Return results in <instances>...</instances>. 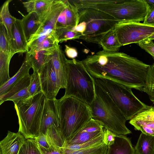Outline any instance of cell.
I'll list each match as a JSON object with an SVG mask.
<instances>
[{"label": "cell", "instance_id": "obj_1", "mask_svg": "<svg viewBox=\"0 0 154 154\" xmlns=\"http://www.w3.org/2000/svg\"><path fill=\"white\" fill-rule=\"evenodd\" d=\"M81 61L93 79H109L141 91L150 66L125 53L103 50Z\"/></svg>", "mask_w": 154, "mask_h": 154}, {"label": "cell", "instance_id": "obj_2", "mask_svg": "<svg viewBox=\"0 0 154 154\" xmlns=\"http://www.w3.org/2000/svg\"><path fill=\"white\" fill-rule=\"evenodd\" d=\"M60 129L65 141L77 133L92 118L90 106L72 97L55 99Z\"/></svg>", "mask_w": 154, "mask_h": 154}, {"label": "cell", "instance_id": "obj_3", "mask_svg": "<svg viewBox=\"0 0 154 154\" xmlns=\"http://www.w3.org/2000/svg\"><path fill=\"white\" fill-rule=\"evenodd\" d=\"M95 97L90 106L92 118L100 122L104 128L116 135H125L131 132L125 125L126 120L109 95L94 84Z\"/></svg>", "mask_w": 154, "mask_h": 154}, {"label": "cell", "instance_id": "obj_4", "mask_svg": "<svg viewBox=\"0 0 154 154\" xmlns=\"http://www.w3.org/2000/svg\"><path fill=\"white\" fill-rule=\"evenodd\" d=\"M66 79L63 97H73L90 106L95 97L94 83L81 61L66 59Z\"/></svg>", "mask_w": 154, "mask_h": 154}, {"label": "cell", "instance_id": "obj_5", "mask_svg": "<svg viewBox=\"0 0 154 154\" xmlns=\"http://www.w3.org/2000/svg\"><path fill=\"white\" fill-rule=\"evenodd\" d=\"M79 22L75 28L81 33L80 39L88 42L99 44L101 38L114 29L120 21L110 15L95 9L78 10Z\"/></svg>", "mask_w": 154, "mask_h": 154}, {"label": "cell", "instance_id": "obj_6", "mask_svg": "<svg viewBox=\"0 0 154 154\" xmlns=\"http://www.w3.org/2000/svg\"><path fill=\"white\" fill-rule=\"evenodd\" d=\"M46 97L43 92L15 103L18 119V132L26 140L34 139L40 134L42 117Z\"/></svg>", "mask_w": 154, "mask_h": 154}, {"label": "cell", "instance_id": "obj_7", "mask_svg": "<svg viewBox=\"0 0 154 154\" xmlns=\"http://www.w3.org/2000/svg\"><path fill=\"white\" fill-rule=\"evenodd\" d=\"M94 84L106 92L118 106L126 121L149 106L139 99L131 89L116 81L101 78L93 79Z\"/></svg>", "mask_w": 154, "mask_h": 154}, {"label": "cell", "instance_id": "obj_8", "mask_svg": "<svg viewBox=\"0 0 154 154\" xmlns=\"http://www.w3.org/2000/svg\"><path fill=\"white\" fill-rule=\"evenodd\" d=\"M66 2L54 0L39 28L28 41L26 52L29 55L37 52L44 41L50 39L58 41L55 34L56 24L59 15L66 6Z\"/></svg>", "mask_w": 154, "mask_h": 154}, {"label": "cell", "instance_id": "obj_9", "mask_svg": "<svg viewBox=\"0 0 154 154\" xmlns=\"http://www.w3.org/2000/svg\"><path fill=\"white\" fill-rule=\"evenodd\" d=\"M114 30L119 43L124 46L147 39L154 33V26L140 23L120 22Z\"/></svg>", "mask_w": 154, "mask_h": 154}, {"label": "cell", "instance_id": "obj_10", "mask_svg": "<svg viewBox=\"0 0 154 154\" xmlns=\"http://www.w3.org/2000/svg\"><path fill=\"white\" fill-rule=\"evenodd\" d=\"M39 74L42 92L46 98H56L59 90L63 88L50 59L45 65Z\"/></svg>", "mask_w": 154, "mask_h": 154}, {"label": "cell", "instance_id": "obj_11", "mask_svg": "<svg viewBox=\"0 0 154 154\" xmlns=\"http://www.w3.org/2000/svg\"><path fill=\"white\" fill-rule=\"evenodd\" d=\"M104 128L100 122L92 118L74 136L65 142V143L69 145L83 143L103 133Z\"/></svg>", "mask_w": 154, "mask_h": 154}, {"label": "cell", "instance_id": "obj_12", "mask_svg": "<svg viewBox=\"0 0 154 154\" xmlns=\"http://www.w3.org/2000/svg\"><path fill=\"white\" fill-rule=\"evenodd\" d=\"M129 123L136 130L154 136V106H149L136 115Z\"/></svg>", "mask_w": 154, "mask_h": 154}, {"label": "cell", "instance_id": "obj_13", "mask_svg": "<svg viewBox=\"0 0 154 154\" xmlns=\"http://www.w3.org/2000/svg\"><path fill=\"white\" fill-rule=\"evenodd\" d=\"M10 43L13 55L17 53L26 52L28 42L23 30L21 20L15 18L12 29L11 38Z\"/></svg>", "mask_w": 154, "mask_h": 154}, {"label": "cell", "instance_id": "obj_14", "mask_svg": "<svg viewBox=\"0 0 154 154\" xmlns=\"http://www.w3.org/2000/svg\"><path fill=\"white\" fill-rule=\"evenodd\" d=\"M26 140L20 132L8 131L6 137L0 142V154H19Z\"/></svg>", "mask_w": 154, "mask_h": 154}, {"label": "cell", "instance_id": "obj_15", "mask_svg": "<svg viewBox=\"0 0 154 154\" xmlns=\"http://www.w3.org/2000/svg\"><path fill=\"white\" fill-rule=\"evenodd\" d=\"M55 99L46 98L42 117L40 134H44L48 128L52 126L60 128Z\"/></svg>", "mask_w": 154, "mask_h": 154}, {"label": "cell", "instance_id": "obj_16", "mask_svg": "<svg viewBox=\"0 0 154 154\" xmlns=\"http://www.w3.org/2000/svg\"><path fill=\"white\" fill-rule=\"evenodd\" d=\"M66 6L59 15L56 26L62 27H75L79 22L78 10L68 0Z\"/></svg>", "mask_w": 154, "mask_h": 154}, {"label": "cell", "instance_id": "obj_17", "mask_svg": "<svg viewBox=\"0 0 154 154\" xmlns=\"http://www.w3.org/2000/svg\"><path fill=\"white\" fill-rule=\"evenodd\" d=\"M67 58L60 46L51 55L50 61L62 88L66 86V62Z\"/></svg>", "mask_w": 154, "mask_h": 154}, {"label": "cell", "instance_id": "obj_18", "mask_svg": "<svg viewBox=\"0 0 154 154\" xmlns=\"http://www.w3.org/2000/svg\"><path fill=\"white\" fill-rule=\"evenodd\" d=\"M32 68L30 56L26 52L24 61L17 72L4 84L0 86V96L8 92L12 87L26 75L29 74L30 69Z\"/></svg>", "mask_w": 154, "mask_h": 154}, {"label": "cell", "instance_id": "obj_19", "mask_svg": "<svg viewBox=\"0 0 154 154\" xmlns=\"http://www.w3.org/2000/svg\"><path fill=\"white\" fill-rule=\"evenodd\" d=\"M106 154H135L134 148L129 138L116 135L114 143L108 146Z\"/></svg>", "mask_w": 154, "mask_h": 154}, {"label": "cell", "instance_id": "obj_20", "mask_svg": "<svg viewBox=\"0 0 154 154\" xmlns=\"http://www.w3.org/2000/svg\"><path fill=\"white\" fill-rule=\"evenodd\" d=\"M54 0H33L23 3L28 13L35 12L39 17L41 21L44 19Z\"/></svg>", "mask_w": 154, "mask_h": 154}, {"label": "cell", "instance_id": "obj_21", "mask_svg": "<svg viewBox=\"0 0 154 154\" xmlns=\"http://www.w3.org/2000/svg\"><path fill=\"white\" fill-rule=\"evenodd\" d=\"M23 30L28 41L39 28L41 21L38 15L35 12L28 13L21 19Z\"/></svg>", "mask_w": 154, "mask_h": 154}, {"label": "cell", "instance_id": "obj_22", "mask_svg": "<svg viewBox=\"0 0 154 154\" xmlns=\"http://www.w3.org/2000/svg\"><path fill=\"white\" fill-rule=\"evenodd\" d=\"M56 49L42 50L29 55L33 71H36L40 74L45 65L50 60L51 55Z\"/></svg>", "mask_w": 154, "mask_h": 154}, {"label": "cell", "instance_id": "obj_23", "mask_svg": "<svg viewBox=\"0 0 154 154\" xmlns=\"http://www.w3.org/2000/svg\"><path fill=\"white\" fill-rule=\"evenodd\" d=\"M134 148L135 154H154V136L141 132Z\"/></svg>", "mask_w": 154, "mask_h": 154}, {"label": "cell", "instance_id": "obj_24", "mask_svg": "<svg viewBox=\"0 0 154 154\" xmlns=\"http://www.w3.org/2000/svg\"><path fill=\"white\" fill-rule=\"evenodd\" d=\"M98 44L101 46L103 50L108 52H116L122 46L114 29L105 35L101 38Z\"/></svg>", "mask_w": 154, "mask_h": 154}, {"label": "cell", "instance_id": "obj_25", "mask_svg": "<svg viewBox=\"0 0 154 154\" xmlns=\"http://www.w3.org/2000/svg\"><path fill=\"white\" fill-rule=\"evenodd\" d=\"M11 1V0H8L4 3L1 7L0 13V22L6 29L9 42L11 38V30L15 18L11 14L9 10V5Z\"/></svg>", "mask_w": 154, "mask_h": 154}, {"label": "cell", "instance_id": "obj_26", "mask_svg": "<svg viewBox=\"0 0 154 154\" xmlns=\"http://www.w3.org/2000/svg\"><path fill=\"white\" fill-rule=\"evenodd\" d=\"M12 57L9 54L0 51V86L11 78L9 67Z\"/></svg>", "mask_w": 154, "mask_h": 154}, {"label": "cell", "instance_id": "obj_27", "mask_svg": "<svg viewBox=\"0 0 154 154\" xmlns=\"http://www.w3.org/2000/svg\"><path fill=\"white\" fill-rule=\"evenodd\" d=\"M75 28L56 27L55 34L59 43L80 38L81 35L75 30Z\"/></svg>", "mask_w": 154, "mask_h": 154}, {"label": "cell", "instance_id": "obj_28", "mask_svg": "<svg viewBox=\"0 0 154 154\" xmlns=\"http://www.w3.org/2000/svg\"><path fill=\"white\" fill-rule=\"evenodd\" d=\"M103 133L99 136L82 144L76 145H69L64 143L63 148L65 154L81 149L87 148L101 143L103 142Z\"/></svg>", "mask_w": 154, "mask_h": 154}, {"label": "cell", "instance_id": "obj_29", "mask_svg": "<svg viewBox=\"0 0 154 154\" xmlns=\"http://www.w3.org/2000/svg\"><path fill=\"white\" fill-rule=\"evenodd\" d=\"M31 78V75L28 74L16 84L6 94L0 96V105L10 97L22 90L27 88L29 86Z\"/></svg>", "mask_w": 154, "mask_h": 154}, {"label": "cell", "instance_id": "obj_30", "mask_svg": "<svg viewBox=\"0 0 154 154\" xmlns=\"http://www.w3.org/2000/svg\"><path fill=\"white\" fill-rule=\"evenodd\" d=\"M143 91L148 94L150 100L154 104V63L150 65L147 71Z\"/></svg>", "mask_w": 154, "mask_h": 154}, {"label": "cell", "instance_id": "obj_31", "mask_svg": "<svg viewBox=\"0 0 154 154\" xmlns=\"http://www.w3.org/2000/svg\"><path fill=\"white\" fill-rule=\"evenodd\" d=\"M30 97H33L42 92L39 73L37 71H33L31 75L30 84L28 87Z\"/></svg>", "mask_w": 154, "mask_h": 154}, {"label": "cell", "instance_id": "obj_32", "mask_svg": "<svg viewBox=\"0 0 154 154\" xmlns=\"http://www.w3.org/2000/svg\"><path fill=\"white\" fill-rule=\"evenodd\" d=\"M108 147L103 142L87 148L73 151L68 154H106Z\"/></svg>", "mask_w": 154, "mask_h": 154}, {"label": "cell", "instance_id": "obj_33", "mask_svg": "<svg viewBox=\"0 0 154 154\" xmlns=\"http://www.w3.org/2000/svg\"><path fill=\"white\" fill-rule=\"evenodd\" d=\"M0 51L9 54L12 57L13 56L6 29L0 22Z\"/></svg>", "mask_w": 154, "mask_h": 154}, {"label": "cell", "instance_id": "obj_34", "mask_svg": "<svg viewBox=\"0 0 154 154\" xmlns=\"http://www.w3.org/2000/svg\"><path fill=\"white\" fill-rule=\"evenodd\" d=\"M19 154H41L34 139H29L26 140Z\"/></svg>", "mask_w": 154, "mask_h": 154}, {"label": "cell", "instance_id": "obj_35", "mask_svg": "<svg viewBox=\"0 0 154 154\" xmlns=\"http://www.w3.org/2000/svg\"><path fill=\"white\" fill-rule=\"evenodd\" d=\"M30 97L28 87L24 88L16 93L7 100L13 101L14 104L23 100Z\"/></svg>", "mask_w": 154, "mask_h": 154}, {"label": "cell", "instance_id": "obj_36", "mask_svg": "<svg viewBox=\"0 0 154 154\" xmlns=\"http://www.w3.org/2000/svg\"><path fill=\"white\" fill-rule=\"evenodd\" d=\"M36 143L41 154H65L63 147L52 146L49 148H45Z\"/></svg>", "mask_w": 154, "mask_h": 154}, {"label": "cell", "instance_id": "obj_37", "mask_svg": "<svg viewBox=\"0 0 154 154\" xmlns=\"http://www.w3.org/2000/svg\"><path fill=\"white\" fill-rule=\"evenodd\" d=\"M139 46L150 54L154 59V43L147 38L138 43Z\"/></svg>", "mask_w": 154, "mask_h": 154}, {"label": "cell", "instance_id": "obj_38", "mask_svg": "<svg viewBox=\"0 0 154 154\" xmlns=\"http://www.w3.org/2000/svg\"><path fill=\"white\" fill-rule=\"evenodd\" d=\"M103 132V142L108 146L114 143L116 134L104 128Z\"/></svg>", "mask_w": 154, "mask_h": 154}, {"label": "cell", "instance_id": "obj_39", "mask_svg": "<svg viewBox=\"0 0 154 154\" xmlns=\"http://www.w3.org/2000/svg\"><path fill=\"white\" fill-rule=\"evenodd\" d=\"M143 23L154 26V8L147 12Z\"/></svg>", "mask_w": 154, "mask_h": 154}, {"label": "cell", "instance_id": "obj_40", "mask_svg": "<svg viewBox=\"0 0 154 154\" xmlns=\"http://www.w3.org/2000/svg\"><path fill=\"white\" fill-rule=\"evenodd\" d=\"M65 52L68 57L72 59H75L78 56V53L76 49L67 45H65Z\"/></svg>", "mask_w": 154, "mask_h": 154}, {"label": "cell", "instance_id": "obj_41", "mask_svg": "<svg viewBox=\"0 0 154 154\" xmlns=\"http://www.w3.org/2000/svg\"><path fill=\"white\" fill-rule=\"evenodd\" d=\"M144 1L147 6V12L154 8V0H144Z\"/></svg>", "mask_w": 154, "mask_h": 154}, {"label": "cell", "instance_id": "obj_42", "mask_svg": "<svg viewBox=\"0 0 154 154\" xmlns=\"http://www.w3.org/2000/svg\"><path fill=\"white\" fill-rule=\"evenodd\" d=\"M150 40H152L154 39V33L151 35L150 37L147 38Z\"/></svg>", "mask_w": 154, "mask_h": 154}, {"label": "cell", "instance_id": "obj_43", "mask_svg": "<svg viewBox=\"0 0 154 154\" xmlns=\"http://www.w3.org/2000/svg\"></svg>", "mask_w": 154, "mask_h": 154}]
</instances>
